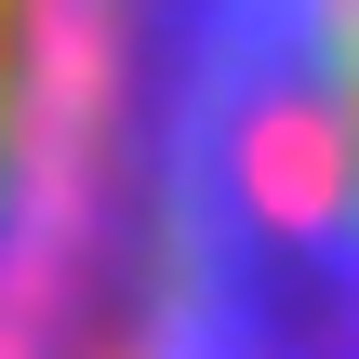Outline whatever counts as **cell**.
<instances>
[{"label": "cell", "instance_id": "cell-1", "mask_svg": "<svg viewBox=\"0 0 359 359\" xmlns=\"http://www.w3.org/2000/svg\"><path fill=\"white\" fill-rule=\"evenodd\" d=\"M0 359H359V0H0Z\"/></svg>", "mask_w": 359, "mask_h": 359}]
</instances>
